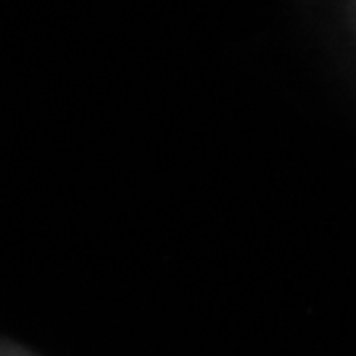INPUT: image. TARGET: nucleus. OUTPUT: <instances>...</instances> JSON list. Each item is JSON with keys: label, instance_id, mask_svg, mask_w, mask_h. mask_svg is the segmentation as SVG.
Returning a JSON list of instances; mask_svg holds the SVG:
<instances>
[{"label": "nucleus", "instance_id": "nucleus-1", "mask_svg": "<svg viewBox=\"0 0 356 356\" xmlns=\"http://www.w3.org/2000/svg\"><path fill=\"white\" fill-rule=\"evenodd\" d=\"M0 356H35V354L22 348V346L11 343V341H6V338H0Z\"/></svg>", "mask_w": 356, "mask_h": 356}]
</instances>
